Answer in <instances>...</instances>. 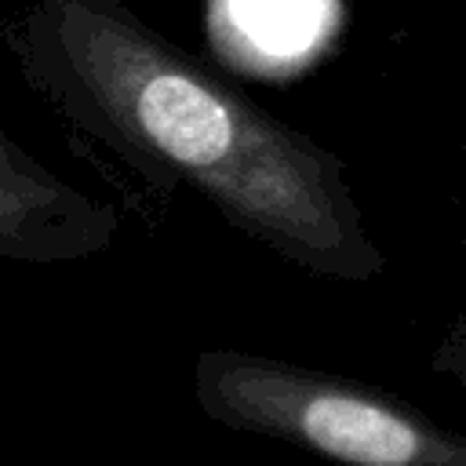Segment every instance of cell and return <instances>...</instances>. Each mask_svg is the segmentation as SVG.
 <instances>
[{
	"label": "cell",
	"mask_w": 466,
	"mask_h": 466,
	"mask_svg": "<svg viewBox=\"0 0 466 466\" xmlns=\"http://www.w3.org/2000/svg\"><path fill=\"white\" fill-rule=\"evenodd\" d=\"M433 368L451 382L466 386V317H459L433 350Z\"/></svg>",
	"instance_id": "277c9868"
},
{
	"label": "cell",
	"mask_w": 466,
	"mask_h": 466,
	"mask_svg": "<svg viewBox=\"0 0 466 466\" xmlns=\"http://www.w3.org/2000/svg\"><path fill=\"white\" fill-rule=\"evenodd\" d=\"M11 47L25 80L157 186H186L237 233L328 280L386 269L346 164L120 0H29Z\"/></svg>",
	"instance_id": "6da1fadb"
},
{
	"label": "cell",
	"mask_w": 466,
	"mask_h": 466,
	"mask_svg": "<svg viewBox=\"0 0 466 466\" xmlns=\"http://www.w3.org/2000/svg\"><path fill=\"white\" fill-rule=\"evenodd\" d=\"M120 237V215L0 135V258L25 266L87 262Z\"/></svg>",
	"instance_id": "3957f363"
},
{
	"label": "cell",
	"mask_w": 466,
	"mask_h": 466,
	"mask_svg": "<svg viewBox=\"0 0 466 466\" xmlns=\"http://www.w3.org/2000/svg\"><path fill=\"white\" fill-rule=\"evenodd\" d=\"M200 411L229 430L273 437L357 466H466V437L415 404L360 379L317 371L255 350H200L193 360Z\"/></svg>",
	"instance_id": "7a4b0ae2"
}]
</instances>
